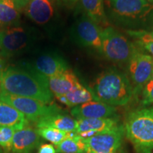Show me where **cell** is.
<instances>
[{
    "mask_svg": "<svg viewBox=\"0 0 153 153\" xmlns=\"http://www.w3.org/2000/svg\"><path fill=\"white\" fill-rule=\"evenodd\" d=\"M28 125V120L18 110L0 101V127L12 128L18 131Z\"/></svg>",
    "mask_w": 153,
    "mask_h": 153,
    "instance_id": "17",
    "label": "cell"
},
{
    "mask_svg": "<svg viewBox=\"0 0 153 153\" xmlns=\"http://www.w3.org/2000/svg\"><path fill=\"white\" fill-rule=\"evenodd\" d=\"M29 36L21 26H11L0 31V49L4 55L16 54L28 45Z\"/></svg>",
    "mask_w": 153,
    "mask_h": 153,
    "instance_id": "9",
    "label": "cell"
},
{
    "mask_svg": "<svg viewBox=\"0 0 153 153\" xmlns=\"http://www.w3.org/2000/svg\"><path fill=\"white\" fill-rule=\"evenodd\" d=\"M16 130L9 127H0V147L4 152H9L12 149L13 137Z\"/></svg>",
    "mask_w": 153,
    "mask_h": 153,
    "instance_id": "24",
    "label": "cell"
},
{
    "mask_svg": "<svg viewBox=\"0 0 153 153\" xmlns=\"http://www.w3.org/2000/svg\"><path fill=\"white\" fill-rule=\"evenodd\" d=\"M71 1H76V0H71Z\"/></svg>",
    "mask_w": 153,
    "mask_h": 153,
    "instance_id": "32",
    "label": "cell"
},
{
    "mask_svg": "<svg viewBox=\"0 0 153 153\" xmlns=\"http://www.w3.org/2000/svg\"><path fill=\"white\" fill-rule=\"evenodd\" d=\"M79 84L77 76L70 69L48 79L50 89L56 97L70 92Z\"/></svg>",
    "mask_w": 153,
    "mask_h": 153,
    "instance_id": "16",
    "label": "cell"
},
{
    "mask_svg": "<svg viewBox=\"0 0 153 153\" xmlns=\"http://www.w3.org/2000/svg\"><path fill=\"white\" fill-rule=\"evenodd\" d=\"M125 136L123 125L117 128L85 139L86 153H116L121 148Z\"/></svg>",
    "mask_w": 153,
    "mask_h": 153,
    "instance_id": "8",
    "label": "cell"
},
{
    "mask_svg": "<svg viewBox=\"0 0 153 153\" xmlns=\"http://www.w3.org/2000/svg\"><path fill=\"white\" fill-rule=\"evenodd\" d=\"M61 103L69 107H74L95 99L91 90L79 84L66 94L57 97Z\"/></svg>",
    "mask_w": 153,
    "mask_h": 153,
    "instance_id": "20",
    "label": "cell"
},
{
    "mask_svg": "<svg viewBox=\"0 0 153 153\" xmlns=\"http://www.w3.org/2000/svg\"><path fill=\"white\" fill-rule=\"evenodd\" d=\"M0 89L11 95L52 104L53 94L49 88L48 79L35 70L18 68L0 70Z\"/></svg>",
    "mask_w": 153,
    "mask_h": 153,
    "instance_id": "1",
    "label": "cell"
},
{
    "mask_svg": "<svg viewBox=\"0 0 153 153\" xmlns=\"http://www.w3.org/2000/svg\"><path fill=\"white\" fill-rule=\"evenodd\" d=\"M126 137L137 153L153 151V106L132 111L123 125Z\"/></svg>",
    "mask_w": 153,
    "mask_h": 153,
    "instance_id": "4",
    "label": "cell"
},
{
    "mask_svg": "<svg viewBox=\"0 0 153 153\" xmlns=\"http://www.w3.org/2000/svg\"><path fill=\"white\" fill-rule=\"evenodd\" d=\"M0 153H3L2 151H1V148H0Z\"/></svg>",
    "mask_w": 153,
    "mask_h": 153,
    "instance_id": "31",
    "label": "cell"
},
{
    "mask_svg": "<svg viewBox=\"0 0 153 153\" xmlns=\"http://www.w3.org/2000/svg\"><path fill=\"white\" fill-rule=\"evenodd\" d=\"M41 136L36 128L26 126L16 131L13 137V153H31L39 145Z\"/></svg>",
    "mask_w": 153,
    "mask_h": 153,
    "instance_id": "13",
    "label": "cell"
},
{
    "mask_svg": "<svg viewBox=\"0 0 153 153\" xmlns=\"http://www.w3.org/2000/svg\"><path fill=\"white\" fill-rule=\"evenodd\" d=\"M12 1L14 2L16 8L19 10H20V9L26 8V5L28 4L29 0H12Z\"/></svg>",
    "mask_w": 153,
    "mask_h": 153,
    "instance_id": "29",
    "label": "cell"
},
{
    "mask_svg": "<svg viewBox=\"0 0 153 153\" xmlns=\"http://www.w3.org/2000/svg\"><path fill=\"white\" fill-rule=\"evenodd\" d=\"M107 17L118 24L139 27L153 22V2L146 0H104Z\"/></svg>",
    "mask_w": 153,
    "mask_h": 153,
    "instance_id": "3",
    "label": "cell"
},
{
    "mask_svg": "<svg viewBox=\"0 0 153 153\" xmlns=\"http://www.w3.org/2000/svg\"><path fill=\"white\" fill-rule=\"evenodd\" d=\"M101 53L112 62H128L136 51V48L128 38L111 26L101 29Z\"/></svg>",
    "mask_w": 153,
    "mask_h": 153,
    "instance_id": "5",
    "label": "cell"
},
{
    "mask_svg": "<svg viewBox=\"0 0 153 153\" xmlns=\"http://www.w3.org/2000/svg\"><path fill=\"white\" fill-rule=\"evenodd\" d=\"M0 101L13 106L24 114L28 121L35 123L50 115L62 112L55 104H48L36 99L11 95L3 91H0Z\"/></svg>",
    "mask_w": 153,
    "mask_h": 153,
    "instance_id": "6",
    "label": "cell"
},
{
    "mask_svg": "<svg viewBox=\"0 0 153 153\" xmlns=\"http://www.w3.org/2000/svg\"><path fill=\"white\" fill-rule=\"evenodd\" d=\"M25 9L26 15L38 24H46L54 14L53 0H29Z\"/></svg>",
    "mask_w": 153,
    "mask_h": 153,
    "instance_id": "15",
    "label": "cell"
},
{
    "mask_svg": "<svg viewBox=\"0 0 153 153\" xmlns=\"http://www.w3.org/2000/svg\"><path fill=\"white\" fill-rule=\"evenodd\" d=\"M128 71L134 95H136L153 76V57L136 50L128 62Z\"/></svg>",
    "mask_w": 153,
    "mask_h": 153,
    "instance_id": "7",
    "label": "cell"
},
{
    "mask_svg": "<svg viewBox=\"0 0 153 153\" xmlns=\"http://www.w3.org/2000/svg\"><path fill=\"white\" fill-rule=\"evenodd\" d=\"M146 1H152V2H153V0H146Z\"/></svg>",
    "mask_w": 153,
    "mask_h": 153,
    "instance_id": "30",
    "label": "cell"
},
{
    "mask_svg": "<svg viewBox=\"0 0 153 153\" xmlns=\"http://www.w3.org/2000/svg\"><path fill=\"white\" fill-rule=\"evenodd\" d=\"M128 33L134 38H136L138 41L137 42H153V30L152 31L142 29L129 30H128Z\"/></svg>",
    "mask_w": 153,
    "mask_h": 153,
    "instance_id": "26",
    "label": "cell"
},
{
    "mask_svg": "<svg viewBox=\"0 0 153 153\" xmlns=\"http://www.w3.org/2000/svg\"><path fill=\"white\" fill-rule=\"evenodd\" d=\"M68 69L65 61L55 54L41 55L36 59L33 65V70L48 79L62 73Z\"/></svg>",
    "mask_w": 153,
    "mask_h": 153,
    "instance_id": "14",
    "label": "cell"
},
{
    "mask_svg": "<svg viewBox=\"0 0 153 153\" xmlns=\"http://www.w3.org/2000/svg\"><path fill=\"white\" fill-rule=\"evenodd\" d=\"M20 18L19 10L12 0H0V25L15 26Z\"/></svg>",
    "mask_w": 153,
    "mask_h": 153,
    "instance_id": "21",
    "label": "cell"
},
{
    "mask_svg": "<svg viewBox=\"0 0 153 153\" xmlns=\"http://www.w3.org/2000/svg\"><path fill=\"white\" fill-rule=\"evenodd\" d=\"M142 104L143 106L153 104V76L145 85L142 91Z\"/></svg>",
    "mask_w": 153,
    "mask_h": 153,
    "instance_id": "25",
    "label": "cell"
},
{
    "mask_svg": "<svg viewBox=\"0 0 153 153\" xmlns=\"http://www.w3.org/2000/svg\"><path fill=\"white\" fill-rule=\"evenodd\" d=\"M76 33L80 43L101 53L102 39L100 27L86 15L82 16L76 26Z\"/></svg>",
    "mask_w": 153,
    "mask_h": 153,
    "instance_id": "12",
    "label": "cell"
},
{
    "mask_svg": "<svg viewBox=\"0 0 153 153\" xmlns=\"http://www.w3.org/2000/svg\"><path fill=\"white\" fill-rule=\"evenodd\" d=\"M55 146L57 153H86L85 139L79 137L75 132Z\"/></svg>",
    "mask_w": 153,
    "mask_h": 153,
    "instance_id": "22",
    "label": "cell"
},
{
    "mask_svg": "<svg viewBox=\"0 0 153 153\" xmlns=\"http://www.w3.org/2000/svg\"><path fill=\"white\" fill-rule=\"evenodd\" d=\"M116 153H118V152H116Z\"/></svg>",
    "mask_w": 153,
    "mask_h": 153,
    "instance_id": "33",
    "label": "cell"
},
{
    "mask_svg": "<svg viewBox=\"0 0 153 153\" xmlns=\"http://www.w3.org/2000/svg\"><path fill=\"white\" fill-rule=\"evenodd\" d=\"M71 114L76 120L87 118H115L116 108L99 101H90L72 108Z\"/></svg>",
    "mask_w": 153,
    "mask_h": 153,
    "instance_id": "11",
    "label": "cell"
},
{
    "mask_svg": "<svg viewBox=\"0 0 153 153\" xmlns=\"http://www.w3.org/2000/svg\"><path fill=\"white\" fill-rule=\"evenodd\" d=\"M37 153H57V151L52 144H43L39 146Z\"/></svg>",
    "mask_w": 153,
    "mask_h": 153,
    "instance_id": "27",
    "label": "cell"
},
{
    "mask_svg": "<svg viewBox=\"0 0 153 153\" xmlns=\"http://www.w3.org/2000/svg\"><path fill=\"white\" fill-rule=\"evenodd\" d=\"M41 137L46 140L54 145L62 142L63 140L68 138L72 135L74 132H65L53 128H36Z\"/></svg>",
    "mask_w": 153,
    "mask_h": 153,
    "instance_id": "23",
    "label": "cell"
},
{
    "mask_svg": "<svg viewBox=\"0 0 153 153\" xmlns=\"http://www.w3.org/2000/svg\"><path fill=\"white\" fill-rule=\"evenodd\" d=\"M35 124L36 128L48 127L65 132H75L76 120L60 112L44 117Z\"/></svg>",
    "mask_w": 153,
    "mask_h": 153,
    "instance_id": "18",
    "label": "cell"
},
{
    "mask_svg": "<svg viewBox=\"0 0 153 153\" xmlns=\"http://www.w3.org/2000/svg\"><path fill=\"white\" fill-rule=\"evenodd\" d=\"M120 126L116 118L79 119L76 120L75 133L82 138H87L111 131Z\"/></svg>",
    "mask_w": 153,
    "mask_h": 153,
    "instance_id": "10",
    "label": "cell"
},
{
    "mask_svg": "<svg viewBox=\"0 0 153 153\" xmlns=\"http://www.w3.org/2000/svg\"><path fill=\"white\" fill-rule=\"evenodd\" d=\"M91 91L97 101L113 106H125L134 96L128 78L115 69H108L99 74L91 85Z\"/></svg>",
    "mask_w": 153,
    "mask_h": 153,
    "instance_id": "2",
    "label": "cell"
},
{
    "mask_svg": "<svg viewBox=\"0 0 153 153\" xmlns=\"http://www.w3.org/2000/svg\"><path fill=\"white\" fill-rule=\"evenodd\" d=\"M137 43L143 47L145 51H147L150 53L151 56L153 57V42L148 41V42H137Z\"/></svg>",
    "mask_w": 153,
    "mask_h": 153,
    "instance_id": "28",
    "label": "cell"
},
{
    "mask_svg": "<svg viewBox=\"0 0 153 153\" xmlns=\"http://www.w3.org/2000/svg\"><path fill=\"white\" fill-rule=\"evenodd\" d=\"M80 2L86 16L98 26H108V17L105 10L104 0H80Z\"/></svg>",
    "mask_w": 153,
    "mask_h": 153,
    "instance_id": "19",
    "label": "cell"
}]
</instances>
